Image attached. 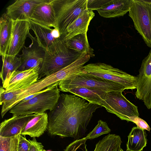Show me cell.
<instances>
[{
    "instance_id": "1",
    "label": "cell",
    "mask_w": 151,
    "mask_h": 151,
    "mask_svg": "<svg viewBox=\"0 0 151 151\" xmlns=\"http://www.w3.org/2000/svg\"><path fill=\"white\" fill-rule=\"evenodd\" d=\"M102 107L74 95L60 94L57 105L48 114V135L79 139L85 135L93 113Z\"/></svg>"
},
{
    "instance_id": "2",
    "label": "cell",
    "mask_w": 151,
    "mask_h": 151,
    "mask_svg": "<svg viewBox=\"0 0 151 151\" xmlns=\"http://www.w3.org/2000/svg\"><path fill=\"white\" fill-rule=\"evenodd\" d=\"M88 57L82 54L75 61L59 70L38 80L28 88L12 92L5 93L3 95L4 109L9 111L25 98L39 92L47 87L82 71Z\"/></svg>"
},
{
    "instance_id": "3",
    "label": "cell",
    "mask_w": 151,
    "mask_h": 151,
    "mask_svg": "<svg viewBox=\"0 0 151 151\" xmlns=\"http://www.w3.org/2000/svg\"><path fill=\"white\" fill-rule=\"evenodd\" d=\"M59 82L47 87L34 97L22 100L9 111L13 116L27 115L44 113L53 110L60 96L58 85Z\"/></svg>"
},
{
    "instance_id": "4",
    "label": "cell",
    "mask_w": 151,
    "mask_h": 151,
    "mask_svg": "<svg viewBox=\"0 0 151 151\" xmlns=\"http://www.w3.org/2000/svg\"><path fill=\"white\" fill-rule=\"evenodd\" d=\"M45 51V56L39 71L38 80L67 66L81 54L68 48L62 36Z\"/></svg>"
},
{
    "instance_id": "5",
    "label": "cell",
    "mask_w": 151,
    "mask_h": 151,
    "mask_svg": "<svg viewBox=\"0 0 151 151\" xmlns=\"http://www.w3.org/2000/svg\"><path fill=\"white\" fill-rule=\"evenodd\" d=\"M58 87L63 92L79 87L98 89L107 92L111 91L123 92L126 88L114 82L84 73L83 71L60 81Z\"/></svg>"
},
{
    "instance_id": "6",
    "label": "cell",
    "mask_w": 151,
    "mask_h": 151,
    "mask_svg": "<svg viewBox=\"0 0 151 151\" xmlns=\"http://www.w3.org/2000/svg\"><path fill=\"white\" fill-rule=\"evenodd\" d=\"M88 0H52L55 13L56 28L61 36L67 34V28L87 9Z\"/></svg>"
},
{
    "instance_id": "7",
    "label": "cell",
    "mask_w": 151,
    "mask_h": 151,
    "mask_svg": "<svg viewBox=\"0 0 151 151\" xmlns=\"http://www.w3.org/2000/svg\"><path fill=\"white\" fill-rule=\"evenodd\" d=\"M83 68L84 73L116 83L126 89L136 88V76L110 65L101 63H91L83 66Z\"/></svg>"
},
{
    "instance_id": "8",
    "label": "cell",
    "mask_w": 151,
    "mask_h": 151,
    "mask_svg": "<svg viewBox=\"0 0 151 151\" xmlns=\"http://www.w3.org/2000/svg\"><path fill=\"white\" fill-rule=\"evenodd\" d=\"M129 15L135 29L151 48V0H132Z\"/></svg>"
},
{
    "instance_id": "9",
    "label": "cell",
    "mask_w": 151,
    "mask_h": 151,
    "mask_svg": "<svg viewBox=\"0 0 151 151\" xmlns=\"http://www.w3.org/2000/svg\"><path fill=\"white\" fill-rule=\"evenodd\" d=\"M122 92L111 91L106 93L100 105L107 111L114 114L122 120L130 122L129 117L139 116L137 107L128 100Z\"/></svg>"
},
{
    "instance_id": "10",
    "label": "cell",
    "mask_w": 151,
    "mask_h": 151,
    "mask_svg": "<svg viewBox=\"0 0 151 151\" xmlns=\"http://www.w3.org/2000/svg\"><path fill=\"white\" fill-rule=\"evenodd\" d=\"M135 93L136 97L144 102L148 109H151V49L142 60L136 76Z\"/></svg>"
},
{
    "instance_id": "11",
    "label": "cell",
    "mask_w": 151,
    "mask_h": 151,
    "mask_svg": "<svg viewBox=\"0 0 151 151\" xmlns=\"http://www.w3.org/2000/svg\"><path fill=\"white\" fill-rule=\"evenodd\" d=\"M40 67L12 72L2 84L6 93L12 92L28 88L38 80Z\"/></svg>"
},
{
    "instance_id": "12",
    "label": "cell",
    "mask_w": 151,
    "mask_h": 151,
    "mask_svg": "<svg viewBox=\"0 0 151 151\" xmlns=\"http://www.w3.org/2000/svg\"><path fill=\"white\" fill-rule=\"evenodd\" d=\"M28 37L31 40V44L28 47L25 46L22 48V53L19 55L21 65L17 70L24 71L37 66L42 65L44 58L45 50L40 47L35 37L29 32Z\"/></svg>"
},
{
    "instance_id": "13",
    "label": "cell",
    "mask_w": 151,
    "mask_h": 151,
    "mask_svg": "<svg viewBox=\"0 0 151 151\" xmlns=\"http://www.w3.org/2000/svg\"><path fill=\"white\" fill-rule=\"evenodd\" d=\"M30 29L29 21H12V35L7 55L17 56L24 46Z\"/></svg>"
},
{
    "instance_id": "14",
    "label": "cell",
    "mask_w": 151,
    "mask_h": 151,
    "mask_svg": "<svg viewBox=\"0 0 151 151\" xmlns=\"http://www.w3.org/2000/svg\"><path fill=\"white\" fill-rule=\"evenodd\" d=\"M47 0H17L6 8V13L13 21H29L36 7Z\"/></svg>"
},
{
    "instance_id": "15",
    "label": "cell",
    "mask_w": 151,
    "mask_h": 151,
    "mask_svg": "<svg viewBox=\"0 0 151 151\" xmlns=\"http://www.w3.org/2000/svg\"><path fill=\"white\" fill-rule=\"evenodd\" d=\"M36 114L20 116H13L4 120L0 124V136L12 137L21 133L28 122Z\"/></svg>"
},
{
    "instance_id": "16",
    "label": "cell",
    "mask_w": 151,
    "mask_h": 151,
    "mask_svg": "<svg viewBox=\"0 0 151 151\" xmlns=\"http://www.w3.org/2000/svg\"><path fill=\"white\" fill-rule=\"evenodd\" d=\"M31 20L49 27L56 28L57 19L52 0H47L37 5Z\"/></svg>"
},
{
    "instance_id": "17",
    "label": "cell",
    "mask_w": 151,
    "mask_h": 151,
    "mask_svg": "<svg viewBox=\"0 0 151 151\" xmlns=\"http://www.w3.org/2000/svg\"><path fill=\"white\" fill-rule=\"evenodd\" d=\"M132 3V0H109L97 11L105 18L122 16L129 12Z\"/></svg>"
},
{
    "instance_id": "18",
    "label": "cell",
    "mask_w": 151,
    "mask_h": 151,
    "mask_svg": "<svg viewBox=\"0 0 151 151\" xmlns=\"http://www.w3.org/2000/svg\"><path fill=\"white\" fill-rule=\"evenodd\" d=\"M95 16L93 12L88 9L83 11L68 27L67 34L62 36L64 40L78 34L87 33L90 22Z\"/></svg>"
},
{
    "instance_id": "19",
    "label": "cell",
    "mask_w": 151,
    "mask_h": 151,
    "mask_svg": "<svg viewBox=\"0 0 151 151\" xmlns=\"http://www.w3.org/2000/svg\"><path fill=\"white\" fill-rule=\"evenodd\" d=\"M48 114L44 112L36 114L27 123L21 132L22 135H29L31 137H38L47 130Z\"/></svg>"
},
{
    "instance_id": "20",
    "label": "cell",
    "mask_w": 151,
    "mask_h": 151,
    "mask_svg": "<svg viewBox=\"0 0 151 151\" xmlns=\"http://www.w3.org/2000/svg\"><path fill=\"white\" fill-rule=\"evenodd\" d=\"M30 29L35 34L39 46L45 50L47 49L59 38L55 37L52 29L42 25L31 20L29 21Z\"/></svg>"
},
{
    "instance_id": "21",
    "label": "cell",
    "mask_w": 151,
    "mask_h": 151,
    "mask_svg": "<svg viewBox=\"0 0 151 151\" xmlns=\"http://www.w3.org/2000/svg\"><path fill=\"white\" fill-rule=\"evenodd\" d=\"M12 20L6 13L0 19V54L6 55L9 45L12 30Z\"/></svg>"
},
{
    "instance_id": "22",
    "label": "cell",
    "mask_w": 151,
    "mask_h": 151,
    "mask_svg": "<svg viewBox=\"0 0 151 151\" xmlns=\"http://www.w3.org/2000/svg\"><path fill=\"white\" fill-rule=\"evenodd\" d=\"M66 92L78 96L88 101L90 103L99 105L107 93L99 89L84 87L70 89Z\"/></svg>"
},
{
    "instance_id": "23",
    "label": "cell",
    "mask_w": 151,
    "mask_h": 151,
    "mask_svg": "<svg viewBox=\"0 0 151 151\" xmlns=\"http://www.w3.org/2000/svg\"><path fill=\"white\" fill-rule=\"evenodd\" d=\"M128 138L126 151H141L146 146L147 134L143 129L133 127Z\"/></svg>"
},
{
    "instance_id": "24",
    "label": "cell",
    "mask_w": 151,
    "mask_h": 151,
    "mask_svg": "<svg viewBox=\"0 0 151 151\" xmlns=\"http://www.w3.org/2000/svg\"><path fill=\"white\" fill-rule=\"evenodd\" d=\"M64 40L69 49L80 54L86 53L91 57L95 56L94 50L88 43L87 33L78 34Z\"/></svg>"
},
{
    "instance_id": "25",
    "label": "cell",
    "mask_w": 151,
    "mask_h": 151,
    "mask_svg": "<svg viewBox=\"0 0 151 151\" xmlns=\"http://www.w3.org/2000/svg\"><path fill=\"white\" fill-rule=\"evenodd\" d=\"M2 60L3 64L0 77L3 84L12 72L18 70L21 65V61L19 57L7 54L2 56Z\"/></svg>"
},
{
    "instance_id": "26",
    "label": "cell",
    "mask_w": 151,
    "mask_h": 151,
    "mask_svg": "<svg viewBox=\"0 0 151 151\" xmlns=\"http://www.w3.org/2000/svg\"><path fill=\"white\" fill-rule=\"evenodd\" d=\"M122 142L119 136L109 134L96 143L94 151H118Z\"/></svg>"
},
{
    "instance_id": "27",
    "label": "cell",
    "mask_w": 151,
    "mask_h": 151,
    "mask_svg": "<svg viewBox=\"0 0 151 151\" xmlns=\"http://www.w3.org/2000/svg\"><path fill=\"white\" fill-rule=\"evenodd\" d=\"M21 133L9 137L0 136V151H18L19 141Z\"/></svg>"
},
{
    "instance_id": "28",
    "label": "cell",
    "mask_w": 151,
    "mask_h": 151,
    "mask_svg": "<svg viewBox=\"0 0 151 151\" xmlns=\"http://www.w3.org/2000/svg\"><path fill=\"white\" fill-rule=\"evenodd\" d=\"M111 131V130L107 123L100 120L94 129L88 134L86 138L87 139H93L103 134L109 133Z\"/></svg>"
},
{
    "instance_id": "29",
    "label": "cell",
    "mask_w": 151,
    "mask_h": 151,
    "mask_svg": "<svg viewBox=\"0 0 151 151\" xmlns=\"http://www.w3.org/2000/svg\"><path fill=\"white\" fill-rule=\"evenodd\" d=\"M86 137L76 140L68 145L64 151H88Z\"/></svg>"
},
{
    "instance_id": "30",
    "label": "cell",
    "mask_w": 151,
    "mask_h": 151,
    "mask_svg": "<svg viewBox=\"0 0 151 151\" xmlns=\"http://www.w3.org/2000/svg\"><path fill=\"white\" fill-rule=\"evenodd\" d=\"M129 119L130 122H132L136 124L138 127L148 131L150 130V128L147 123L139 116H131L129 117Z\"/></svg>"
},
{
    "instance_id": "31",
    "label": "cell",
    "mask_w": 151,
    "mask_h": 151,
    "mask_svg": "<svg viewBox=\"0 0 151 151\" xmlns=\"http://www.w3.org/2000/svg\"><path fill=\"white\" fill-rule=\"evenodd\" d=\"M109 0H88L87 9L92 11L97 10Z\"/></svg>"
},
{
    "instance_id": "32",
    "label": "cell",
    "mask_w": 151,
    "mask_h": 151,
    "mask_svg": "<svg viewBox=\"0 0 151 151\" xmlns=\"http://www.w3.org/2000/svg\"><path fill=\"white\" fill-rule=\"evenodd\" d=\"M29 143V151H41L44 148V146L41 143L38 142L35 137L33 138L31 140L28 139Z\"/></svg>"
},
{
    "instance_id": "33",
    "label": "cell",
    "mask_w": 151,
    "mask_h": 151,
    "mask_svg": "<svg viewBox=\"0 0 151 151\" xmlns=\"http://www.w3.org/2000/svg\"><path fill=\"white\" fill-rule=\"evenodd\" d=\"M29 143L28 140L24 136L21 135L20 137L18 151H29Z\"/></svg>"
},
{
    "instance_id": "34",
    "label": "cell",
    "mask_w": 151,
    "mask_h": 151,
    "mask_svg": "<svg viewBox=\"0 0 151 151\" xmlns=\"http://www.w3.org/2000/svg\"><path fill=\"white\" fill-rule=\"evenodd\" d=\"M118 151H124L121 148H120Z\"/></svg>"
},
{
    "instance_id": "35",
    "label": "cell",
    "mask_w": 151,
    "mask_h": 151,
    "mask_svg": "<svg viewBox=\"0 0 151 151\" xmlns=\"http://www.w3.org/2000/svg\"><path fill=\"white\" fill-rule=\"evenodd\" d=\"M41 151H50V150H46L45 149H43Z\"/></svg>"
}]
</instances>
